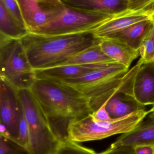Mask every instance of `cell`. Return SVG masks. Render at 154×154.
Instances as JSON below:
<instances>
[{
	"mask_svg": "<svg viewBox=\"0 0 154 154\" xmlns=\"http://www.w3.org/2000/svg\"><path fill=\"white\" fill-rule=\"evenodd\" d=\"M150 20L152 21V23L154 26V7L152 12V14L150 15Z\"/></svg>",
	"mask_w": 154,
	"mask_h": 154,
	"instance_id": "30",
	"label": "cell"
},
{
	"mask_svg": "<svg viewBox=\"0 0 154 154\" xmlns=\"http://www.w3.org/2000/svg\"><path fill=\"white\" fill-rule=\"evenodd\" d=\"M68 5L90 11L115 15L128 10V0H65Z\"/></svg>",
	"mask_w": 154,
	"mask_h": 154,
	"instance_id": "15",
	"label": "cell"
},
{
	"mask_svg": "<svg viewBox=\"0 0 154 154\" xmlns=\"http://www.w3.org/2000/svg\"><path fill=\"white\" fill-rule=\"evenodd\" d=\"M91 115L93 119L96 121L111 122L117 119H114L110 117L106 109L105 102L97 110L91 114Z\"/></svg>",
	"mask_w": 154,
	"mask_h": 154,
	"instance_id": "26",
	"label": "cell"
},
{
	"mask_svg": "<svg viewBox=\"0 0 154 154\" xmlns=\"http://www.w3.org/2000/svg\"><path fill=\"white\" fill-rule=\"evenodd\" d=\"M28 32L50 22L66 8L61 0H16Z\"/></svg>",
	"mask_w": 154,
	"mask_h": 154,
	"instance_id": "8",
	"label": "cell"
},
{
	"mask_svg": "<svg viewBox=\"0 0 154 154\" xmlns=\"http://www.w3.org/2000/svg\"><path fill=\"white\" fill-rule=\"evenodd\" d=\"M0 1L3 3L8 12L14 18V20L21 26L26 29L20 10L16 0H0Z\"/></svg>",
	"mask_w": 154,
	"mask_h": 154,
	"instance_id": "24",
	"label": "cell"
},
{
	"mask_svg": "<svg viewBox=\"0 0 154 154\" xmlns=\"http://www.w3.org/2000/svg\"><path fill=\"white\" fill-rule=\"evenodd\" d=\"M134 154H154V146L142 145L133 146Z\"/></svg>",
	"mask_w": 154,
	"mask_h": 154,
	"instance_id": "27",
	"label": "cell"
},
{
	"mask_svg": "<svg viewBox=\"0 0 154 154\" xmlns=\"http://www.w3.org/2000/svg\"><path fill=\"white\" fill-rule=\"evenodd\" d=\"M154 7L140 11L128 9L122 13L115 15L102 23L95 29L92 33L95 38H105L130 25L146 20H150V15Z\"/></svg>",
	"mask_w": 154,
	"mask_h": 154,
	"instance_id": "10",
	"label": "cell"
},
{
	"mask_svg": "<svg viewBox=\"0 0 154 154\" xmlns=\"http://www.w3.org/2000/svg\"><path fill=\"white\" fill-rule=\"evenodd\" d=\"M0 114L1 124L5 127L6 130L3 137L16 143L19 135L20 103L17 90L1 79Z\"/></svg>",
	"mask_w": 154,
	"mask_h": 154,
	"instance_id": "9",
	"label": "cell"
},
{
	"mask_svg": "<svg viewBox=\"0 0 154 154\" xmlns=\"http://www.w3.org/2000/svg\"><path fill=\"white\" fill-rule=\"evenodd\" d=\"M154 7V0H128V9L134 11L147 10Z\"/></svg>",
	"mask_w": 154,
	"mask_h": 154,
	"instance_id": "25",
	"label": "cell"
},
{
	"mask_svg": "<svg viewBox=\"0 0 154 154\" xmlns=\"http://www.w3.org/2000/svg\"><path fill=\"white\" fill-rule=\"evenodd\" d=\"M0 154H30L26 150L8 138L0 135Z\"/></svg>",
	"mask_w": 154,
	"mask_h": 154,
	"instance_id": "22",
	"label": "cell"
},
{
	"mask_svg": "<svg viewBox=\"0 0 154 154\" xmlns=\"http://www.w3.org/2000/svg\"><path fill=\"white\" fill-rule=\"evenodd\" d=\"M140 60L144 63L154 61V46L148 35L143 40L139 49Z\"/></svg>",
	"mask_w": 154,
	"mask_h": 154,
	"instance_id": "23",
	"label": "cell"
},
{
	"mask_svg": "<svg viewBox=\"0 0 154 154\" xmlns=\"http://www.w3.org/2000/svg\"><path fill=\"white\" fill-rule=\"evenodd\" d=\"M113 62L115 61L109 58L104 53L99 44L85 50L59 66L102 64Z\"/></svg>",
	"mask_w": 154,
	"mask_h": 154,
	"instance_id": "19",
	"label": "cell"
},
{
	"mask_svg": "<svg viewBox=\"0 0 154 154\" xmlns=\"http://www.w3.org/2000/svg\"><path fill=\"white\" fill-rule=\"evenodd\" d=\"M61 1H65V0H61Z\"/></svg>",
	"mask_w": 154,
	"mask_h": 154,
	"instance_id": "32",
	"label": "cell"
},
{
	"mask_svg": "<svg viewBox=\"0 0 154 154\" xmlns=\"http://www.w3.org/2000/svg\"><path fill=\"white\" fill-rule=\"evenodd\" d=\"M150 110H139L111 122L94 120L91 114L71 120L68 125L67 139L77 143L102 140L128 133L134 129Z\"/></svg>",
	"mask_w": 154,
	"mask_h": 154,
	"instance_id": "4",
	"label": "cell"
},
{
	"mask_svg": "<svg viewBox=\"0 0 154 154\" xmlns=\"http://www.w3.org/2000/svg\"><path fill=\"white\" fill-rule=\"evenodd\" d=\"M149 36L150 39L152 40L153 44L154 46V26H153L152 28L151 29L149 32Z\"/></svg>",
	"mask_w": 154,
	"mask_h": 154,
	"instance_id": "29",
	"label": "cell"
},
{
	"mask_svg": "<svg viewBox=\"0 0 154 154\" xmlns=\"http://www.w3.org/2000/svg\"><path fill=\"white\" fill-rule=\"evenodd\" d=\"M1 79L15 89H30L37 80L21 39L0 36Z\"/></svg>",
	"mask_w": 154,
	"mask_h": 154,
	"instance_id": "5",
	"label": "cell"
},
{
	"mask_svg": "<svg viewBox=\"0 0 154 154\" xmlns=\"http://www.w3.org/2000/svg\"><path fill=\"white\" fill-rule=\"evenodd\" d=\"M105 103L106 109L110 117L114 119L145 109V106L138 103L133 96L123 92L114 94Z\"/></svg>",
	"mask_w": 154,
	"mask_h": 154,
	"instance_id": "16",
	"label": "cell"
},
{
	"mask_svg": "<svg viewBox=\"0 0 154 154\" xmlns=\"http://www.w3.org/2000/svg\"><path fill=\"white\" fill-rule=\"evenodd\" d=\"M128 69L117 62H112L85 75L59 82L84 94L88 98L91 108L95 110L106 94L125 81L129 75Z\"/></svg>",
	"mask_w": 154,
	"mask_h": 154,
	"instance_id": "6",
	"label": "cell"
},
{
	"mask_svg": "<svg viewBox=\"0 0 154 154\" xmlns=\"http://www.w3.org/2000/svg\"><path fill=\"white\" fill-rule=\"evenodd\" d=\"M65 5L63 12L55 20L29 32L48 36L92 32L115 16Z\"/></svg>",
	"mask_w": 154,
	"mask_h": 154,
	"instance_id": "7",
	"label": "cell"
},
{
	"mask_svg": "<svg viewBox=\"0 0 154 154\" xmlns=\"http://www.w3.org/2000/svg\"><path fill=\"white\" fill-rule=\"evenodd\" d=\"M99 46L109 58L128 69L132 62L140 55L139 51L110 40L100 39Z\"/></svg>",
	"mask_w": 154,
	"mask_h": 154,
	"instance_id": "17",
	"label": "cell"
},
{
	"mask_svg": "<svg viewBox=\"0 0 154 154\" xmlns=\"http://www.w3.org/2000/svg\"><path fill=\"white\" fill-rule=\"evenodd\" d=\"M51 154H99L95 151L87 148L68 139L61 141Z\"/></svg>",
	"mask_w": 154,
	"mask_h": 154,
	"instance_id": "20",
	"label": "cell"
},
{
	"mask_svg": "<svg viewBox=\"0 0 154 154\" xmlns=\"http://www.w3.org/2000/svg\"><path fill=\"white\" fill-rule=\"evenodd\" d=\"M142 145L154 146V111L151 109L134 129L123 134L109 147L113 149Z\"/></svg>",
	"mask_w": 154,
	"mask_h": 154,
	"instance_id": "11",
	"label": "cell"
},
{
	"mask_svg": "<svg viewBox=\"0 0 154 154\" xmlns=\"http://www.w3.org/2000/svg\"><path fill=\"white\" fill-rule=\"evenodd\" d=\"M111 63L58 66L35 71L37 79L61 82L85 75Z\"/></svg>",
	"mask_w": 154,
	"mask_h": 154,
	"instance_id": "13",
	"label": "cell"
},
{
	"mask_svg": "<svg viewBox=\"0 0 154 154\" xmlns=\"http://www.w3.org/2000/svg\"><path fill=\"white\" fill-rule=\"evenodd\" d=\"M141 64L137 73L134 86L133 97L141 105H154V61Z\"/></svg>",
	"mask_w": 154,
	"mask_h": 154,
	"instance_id": "12",
	"label": "cell"
},
{
	"mask_svg": "<svg viewBox=\"0 0 154 154\" xmlns=\"http://www.w3.org/2000/svg\"><path fill=\"white\" fill-rule=\"evenodd\" d=\"M35 70L60 66L85 50L99 44L92 32L66 35H39L29 32L21 39Z\"/></svg>",
	"mask_w": 154,
	"mask_h": 154,
	"instance_id": "2",
	"label": "cell"
},
{
	"mask_svg": "<svg viewBox=\"0 0 154 154\" xmlns=\"http://www.w3.org/2000/svg\"><path fill=\"white\" fill-rule=\"evenodd\" d=\"M29 143V134L28 125H27L20 104L19 135L16 144L28 152Z\"/></svg>",
	"mask_w": 154,
	"mask_h": 154,
	"instance_id": "21",
	"label": "cell"
},
{
	"mask_svg": "<svg viewBox=\"0 0 154 154\" xmlns=\"http://www.w3.org/2000/svg\"><path fill=\"white\" fill-rule=\"evenodd\" d=\"M153 26L151 20H146L130 25L103 39L120 42L139 51L142 42Z\"/></svg>",
	"mask_w": 154,
	"mask_h": 154,
	"instance_id": "14",
	"label": "cell"
},
{
	"mask_svg": "<svg viewBox=\"0 0 154 154\" xmlns=\"http://www.w3.org/2000/svg\"><path fill=\"white\" fill-rule=\"evenodd\" d=\"M99 154H134L132 147H121L116 148L109 147Z\"/></svg>",
	"mask_w": 154,
	"mask_h": 154,
	"instance_id": "28",
	"label": "cell"
},
{
	"mask_svg": "<svg viewBox=\"0 0 154 154\" xmlns=\"http://www.w3.org/2000/svg\"><path fill=\"white\" fill-rule=\"evenodd\" d=\"M151 109L152 110H153V111H154V105L152 107V108Z\"/></svg>",
	"mask_w": 154,
	"mask_h": 154,
	"instance_id": "31",
	"label": "cell"
},
{
	"mask_svg": "<svg viewBox=\"0 0 154 154\" xmlns=\"http://www.w3.org/2000/svg\"><path fill=\"white\" fill-rule=\"evenodd\" d=\"M60 141L67 138L69 123L93 113L88 98L59 82L37 79L30 88Z\"/></svg>",
	"mask_w": 154,
	"mask_h": 154,
	"instance_id": "1",
	"label": "cell"
},
{
	"mask_svg": "<svg viewBox=\"0 0 154 154\" xmlns=\"http://www.w3.org/2000/svg\"><path fill=\"white\" fill-rule=\"evenodd\" d=\"M28 125L30 154H51L61 141L54 134L49 119L30 89L17 90Z\"/></svg>",
	"mask_w": 154,
	"mask_h": 154,
	"instance_id": "3",
	"label": "cell"
},
{
	"mask_svg": "<svg viewBox=\"0 0 154 154\" xmlns=\"http://www.w3.org/2000/svg\"><path fill=\"white\" fill-rule=\"evenodd\" d=\"M29 33L11 15L0 1V36L13 39H21Z\"/></svg>",
	"mask_w": 154,
	"mask_h": 154,
	"instance_id": "18",
	"label": "cell"
}]
</instances>
